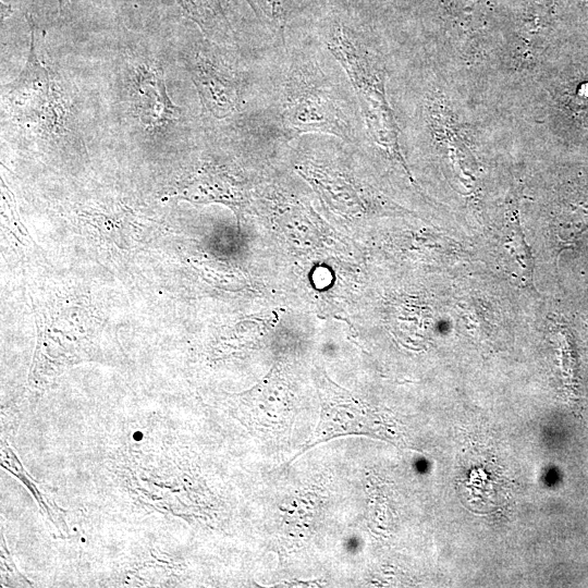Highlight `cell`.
<instances>
[{
	"instance_id": "cell-1",
	"label": "cell",
	"mask_w": 588,
	"mask_h": 588,
	"mask_svg": "<svg viewBox=\"0 0 588 588\" xmlns=\"http://www.w3.org/2000/svg\"><path fill=\"white\" fill-rule=\"evenodd\" d=\"M177 60L176 41L157 47L127 39L105 47L90 65L85 89L93 103L96 137L142 149L171 148L195 155L205 142L199 101L179 102L168 70Z\"/></svg>"
},
{
	"instance_id": "cell-2",
	"label": "cell",
	"mask_w": 588,
	"mask_h": 588,
	"mask_svg": "<svg viewBox=\"0 0 588 588\" xmlns=\"http://www.w3.org/2000/svg\"><path fill=\"white\" fill-rule=\"evenodd\" d=\"M277 48L231 49L200 32L176 40L179 59L199 100L207 139L265 156H277L284 147L267 121Z\"/></svg>"
},
{
	"instance_id": "cell-3",
	"label": "cell",
	"mask_w": 588,
	"mask_h": 588,
	"mask_svg": "<svg viewBox=\"0 0 588 588\" xmlns=\"http://www.w3.org/2000/svg\"><path fill=\"white\" fill-rule=\"evenodd\" d=\"M267 121L287 145L307 134L338 137L366 147V132L353 85L342 64L311 25L278 47L271 70Z\"/></svg>"
},
{
	"instance_id": "cell-4",
	"label": "cell",
	"mask_w": 588,
	"mask_h": 588,
	"mask_svg": "<svg viewBox=\"0 0 588 588\" xmlns=\"http://www.w3.org/2000/svg\"><path fill=\"white\" fill-rule=\"evenodd\" d=\"M30 40L20 74L2 88L1 138L25 151H86L96 137L93 103L77 74L50 56L32 16Z\"/></svg>"
},
{
	"instance_id": "cell-5",
	"label": "cell",
	"mask_w": 588,
	"mask_h": 588,
	"mask_svg": "<svg viewBox=\"0 0 588 588\" xmlns=\"http://www.w3.org/2000/svg\"><path fill=\"white\" fill-rule=\"evenodd\" d=\"M311 26L353 85L366 132L363 152L401 168L413 181L389 95L393 41L345 5L328 7Z\"/></svg>"
},
{
	"instance_id": "cell-6",
	"label": "cell",
	"mask_w": 588,
	"mask_h": 588,
	"mask_svg": "<svg viewBox=\"0 0 588 588\" xmlns=\"http://www.w3.org/2000/svg\"><path fill=\"white\" fill-rule=\"evenodd\" d=\"M554 213L556 248L562 252L572 247L588 230V173L561 185Z\"/></svg>"
},
{
	"instance_id": "cell-7",
	"label": "cell",
	"mask_w": 588,
	"mask_h": 588,
	"mask_svg": "<svg viewBox=\"0 0 588 588\" xmlns=\"http://www.w3.org/2000/svg\"><path fill=\"white\" fill-rule=\"evenodd\" d=\"M199 32L213 42L231 48L258 50L238 33L226 12L225 0H175Z\"/></svg>"
},
{
	"instance_id": "cell-8",
	"label": "cell",
	"mask_w": 588,
	"mask_h": 588,
	"mask_svg": "<svg viewBox=\"0 0 588 588\" xmlns=\"http://www.w3.org/2000/svg\"><path fill=\"white\" fill-rule=\"evenodd\" d=\"M371 418L355 401L332 402L327 399L314 436L298 454L336 437L373 434L376 430Z\"/></svg>"
},
{
	"instance_id": "cell-9",
	"label": "cell",
	"mask_w": 588,
	"mask_h": 588,
	"mask_svg": "<svg viewBox=\"0 0 588 588\" xmlns=\"http://www.w3.org/2000/svg\"><path fill=\"white\" fill-rule=\"evenodd\" d=\"M1 466L7 469L9 473L17 477L32 492L35 500L40 506L42 514L47 516L50 523L58 529L59 532H63L66 525L59 514V509L54 506L48 499L44 495L33 478L25 471L23 465L20 463L14 452L8 445V443L1 440ZM68 529V528H66Z\"/></svg>"
},
{
	"instance_id": "cell-10",
	"label": "cell",
	"mask_w": 588,
	"mask_h": 588,
	"mask_svg": "<svg viewBox=\"0 0 588 588\" xmlns=\"http://www.w3.org/2000/svg\"><path fill=\"white\" fill-rule=\"evenodd\" d=\"M517 203L513 199L507 207L506 221V246L512 250L515 261L522 269L523 277L528 284H532L534 258L530 247L527 245L523 229L520 225Z\"/></svg>"
},
{
	"instance_id": "cell-11",
	"label": "cell",
	"mask_w": 588,
	"mask_h": 588,
	"mask_svg": "<svg viewBox=\"0 0 588 588\" xmlns=\"http://www.w3.org/2000/svg\"><path fill=\"white\" fill-rule=\"evenodd\" d=\"M1 562H2V571L4 569L5 578L7 579L11 578L13 585L15 586L29 585V581L17 572L15 564L13 560L11 559V554L5 546L3 534H2V540H1Z\"/></svg>"
},
{
	"instance_id": "cell-12",
	"label": "cell",
	"mask_w": 588,
	"mask_h": 588,
	"mask_svg": "<svg viewBox=\"0 0 588 588\" xmlns=\"http://www.w3.org/2000/svg\"><path fill=\"white\" fill-rule=\"evenodd\" d=\"M60 14H65L70 7V0H58Z\"/></svg>"
}]
</instances>
